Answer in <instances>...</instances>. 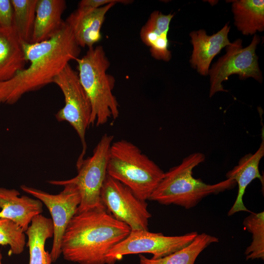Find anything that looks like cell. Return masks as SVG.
<instances>
[{"label": "cell", "mask_w": 264, "mask_h": 264, "mask_svg": "<svg viewBox=\"0 0 264 264\" xmlns=\"http://www.w3.org/2000/svg\"><path fill=\"white\" fill-rule=\"evenodd\" d=\"M22 43L25 58L30 64L11 79L0 82V103L14 104L24 94L53 83L71 60L79 58L81 51L66 22L47 40Z\"/></svg>", "instance_id": "obj_1"}, {"label": "cell", "mask_w": 264, "mask_h": 264, "mask_svg": "<svg viewBox=\"0 0 264 264\" xmlns=\"http://www.w3.org/2000/svg\"><path fill=\"white\" fill-rule=\"evenodd\" d=\"M131 231L105 207L76 213L62 237L61 255L78 264H106L107 254Z\"/></svg>", "instance_id": "obj_2"}, {"label": "cell", "mask_w": 264, "mask_h": 264, "mask_svg": "<svg viewBox=\"0 0 264 264\" xmlns=\"http://www.w3.org/2000/svg\"><path fill=\"white\" fill-rule=\"evenodd\" d=\"M205 158L201 153H193L184 158L180 164L165 172L149 200L163 205L174 204L190 209L208 196L233 189L236 183L230 178L210 184L193 176V169L204 162Z\"/></svg>", "instance_id": "obj_3"}, {"label": "cell", "mask_w": 264, "mask_h": 264, "mask_svg": "<svg viewBox=\"0 0 264 264\" xmlns=\"http://www.w3.org/2000/svg\"><path fill=\"white\" fill-rule=\"evenodd\" d=\"M107 173L143 201L149 199L165 173L136 145L125 139L112 143Z\"/></svg>", "instance_id": "obj_4"}, {"label": "cell", "mask_w": 264, "mask_h": 264, "mask_svg": "<svg viewBox=\"0 0 264 264\" xmlns=\"http://www.w3.org/2000/svg\"><path fill=\"white\" fill-rule=\"evenodd\" d=\"M75 61L80 82L91 106L90 125L101 126L110 119L117 118L119 104L112 93L115 79L107 72L110 63L103 47L88 48Z\"/></svg>", "instance_id": "obj_5"}, {"label": "cell", "mask_w": 264, "mask_h": 264, "mask_svg": "<svg viewBox=\"0 0 264 264\" xmlns=\"http://www.w3.org/2000/svg\"><path fill=\"white\" fill-rule=\"evenodd\" d=\"M61 90L65 105L55 114L60 122H68L77 132L83 146L77 161L84 159L87 149L86 133L90 126L91 106L79 78L78 73L68 64L53 81Z\"/></svg>", "instance_id": "obj_6"}, {"label": "cell", "mask_w": 264, "mask_h": 264, "mask_svg": "<svg viewBox=\"0 0 264 264\" xmlns=\"http://www.w3.org/2000/svg\"><path fill=\"white\" fill-rule=\"evenodd\" d=\"M113 136L105 133L94 148L92 155L77 161V175L66 182L77 188L81 197L77 213L96 208L104 207L100 193L107 175L110 149Z\"/></svg>", "instance_id": "obj_7"}, {"label": "cell", "mask_w": 264, "mask_h": 264, "mask_svg": "<svg viewBox=\"0 0 264 264\" xmlns=\"http://www.w3.org/2000/svg\"><path fill=\"white\" fill-rule=\"evenodd\" d=\"M48 183L53 185L62 186L63 190L58 194H51L25 185H22L21 189L40 200L46 206L50 214L54 234L50 254L52 263H54L61 255L60 248L62 237L69 222L77 213L81 197L76 186L65 180H51Z\"/></svg>", "instance_id": "obj_8"}, {"label": "cell", "mask_w": 264, "mask_h": 264, "mask_svg": "<svg viewBox=\"0 0 264 264\" xmlns=\"http://www.w3.org/2000/svg\"><path fill=\"white\" fill-rule=\"evenodd\" d=\"M198 233L193 231L180 236H167L148 230H131L129 235L107 254L106 264H114L124 256L150 253L152 259L169 255L191 243Z\"/></svg>", "instance_id": "obj_9"}, {"label": "cell", "mask_w": 264, "mask_h": 264, "mask_svg": "<svg viewBox=\"0 0 264 264\" xmlns=\"http://www.w3.org/2000/svg\"><path fill=\"white\" fill-rule=\"evenodd\" d=\"M260 38L255 35L250 44L242 47V41L237 39L226 48V53L219 59L209 70L210 75L209 96L219 91H227L222 82L232 74H237L240 78L252 77L260 83L263 81L262 74L256 54Z\"/></svg>", "instance_id": "obj_10"}, {"label": "cell", "mask_w": 264, "mask_h": 264, "mask_svg": "<svg viewBox=\"0 0 264 264\" xmlns=\"http://www.w3.org/2000/svg\"><path fill=\"white\" fill-rule=\"evenodd\" d=\"M100 198L106 210L117 220L128 225L131 230H148L152 215L147 204L128 187L107 175Z\"/></svg>", "instance_id": "obj_11"}, {"label": "cell", "mask_w": 264, "mask_h": 264, "mask_svg": "<svg viewBox=\"0 0 264 264\" xmlns=\"http://www.w3.org/2000/svg\"><path fill=\"white\" fill-rule=\"evenodd\" d=\"M116 2L97 8H78L65 21L80 47L91 48L101 38V30L106 15Z\"/></svg>", "instance_id": "obj_12"}, {"label": "cell", "mask_w": 264, "mask_h": 264, "mask_svg": "<svg viewBox=\"0 0 264 264\" xmlns=\"http://www.w3.org/2000/svg\"><path fill=\"white\" fill-rule=\"evenodd\" d=\"M264 155V130L263 126L262 142L258 149L254 154L249 153L242 157L238 165L226 174V178L234 180L238 187L236 200L227 213L228 216L240 212H251L244 205L243 197L246 188L255 179L258 178L264 187V176L261 175L259 169L260 160Z\"/></svg>", "instance_id": "obj_13"}, {"label": "cell", "mask_w": 264, "mask_h": 264, "mask_svg": "<svg viewBox=\"0 0 264 264\" xmlns=\"http://www.w3.org/2000/svg\"><path fill=\"white\" fill-rule=\"evenodd\" d=\"M20 195L14 189L0 187V218L14 221L25 232L32 219L43 212V203L36 198Z\"/></svg>", "instance_id": "obj_14"}, {"label": "cell", "mask_w": 264, "mask_h": 264, "mask_svg": "<svg viewBox=\"0 0 264 264\" xmlns=\"http://www.w3.org/2000/svg\"><path fill=\"white\" fill-rule=\"evenodd\" d=\"M230 29V26L227 23L219 31L211 36L207 35L203 29L190 33L193 45L190 62L200 74L207 75L214 57L224 47L231 44L228 38Z\"/></svg>", "instance_id": "obj_15"}, {"label": "cell", "mask_w": 264, "mask_h": 264, "mask_svg": "<svg viewBox=\"0 0 264 264\" xmlns=\"http://www.w3.org/2000/svg\"><path fill=\"white\" fill-rule=\"evenodd\" d=\"M174 16V14L164 15L154 11L140 30L141 40L150 47L151 55L156 59L169 61L171 58L168 33Z\"/></svg>", "instance_id": "obj_16"}, {"label": "cell", "mask_w": 264, "mask_h": 264, "mask_svg": "<svg viewBox=\"0 0 264 264\" xmlns=\"http://www.w3.org/2000/svg\"><path fill=\"white\" fill-rule=\"evenodd\" d=\"M66 7L65 0H37L30 43L46 41L55 35L65 24L62 17Z\"/></svg>", "instance_id": "obj_17"}, {"label": "cell", "mask_w": 264, "mask_h": 264, "mask_svg": "<svg viewBox=\"0 0 264 264\" xmlns=\"http://www.w3.org/2000/svg\"><path fill=\"white\" fill-rule=\"evenodd\" d=\"M22 42L12 26H0V82L7 81L25 68Z\"/></svg>", "instance_id": "obj_18"}, {"label": "cell", "mask_w": 264, "mask_h": 264, "mask_svg": "<svg viewBox=\"0 0 264 264\" xmlns=\"http://www.w3.org/2000/svg\"><path fill=\"white\" fill-rule=\"evenodd\" d=\"M29 248V264H51L50 253L45 249L47 239L53 237L54 228L51 219L42 214L34 217L25 231Z\"/></svg>", "instance_id": "obj_19"}, {"label": "cell", "mask_w": 264, "mask_h": 264, "mask_svg": "<svg viewBox=\"0 0 264 264\" xmlns=\"http://www.w3.org/2000/svg\"><path fill=\"white\" fill-rule=\"evenodd\" d=\"M235 25L242 34L252 35L264 29V1L234 0L232 4Z\"/></svg>", "instance_id": "obj_20"}, {"label": "cell", "mask_w": 264, "mask_h": 264, "mask_svg": "<svg viewBox=\"0 0 264 264\" xmlns=\"http://www.w3.org/2000/svg\"><path fill=\"white\" fill-rule=\"evenodd\" d=\"M218 238L202 233L198 234L187 246L169 255L157 259H150L140 254V264H195L200 254L210 244L219 242Z\"/></svg>", "instance_id": "obj_21"}, {"label": "cell", "mask_w": 264, "mask_h": 264, "mask_svg": "<svg viewBox=\"0 0 264 264\" xmlns=\"http://www.w3.org/2000/svg\"><path fill=\"white\" fill-rule=\"evenodd\" d=\"M10 0L13 9L12 26L22 42L30 43L37 0Z\"/></svg>", "instance_id": "obj_22"}, {"label": "cell", "mask_w": 264, "mask_h": 264, "mask_svg": "<svg viewBox=\"0 0 264 264\" xmlns=\"http://www.w3.org/2000/svg\"><path fill=\"white\" fill-rule=\"evenodd\" d=\"M244 218L243 225L252 234V242L246 248V260H264V212H251Z\"/></svg>", "instance_id": "obj_23"}, {"label": "cell", "mask_w": 264, "mask_h": 264, "mask_svg": "<svg viewBox=\"0 0 264 264\" xmlns=\"http://www.w3.org/2000/svg\"><path fill=\"white\" fill-rule=\"evenodd\" d=\"M25 244L24 231L14 221L0 218V245H9L10 254L19 255Z\"/></svg>", "instance_id": "obj_24"}, {"label": "cell", "mask_w": 264, "mask_h": 264, "mask_svg": "<svg viewBox=\"0 0 264 264\" xmlns=\"http://www.w3.org/2000/svg\"><path fill=\"white\" fill-rule=\"evenodd\" d=\"M13 9L10 0H0V26H11Z\"/></svg>", "instance_id": "obj_25"}, {"label": "cell", "mask_w": 264, "mask_h": 264, "mask_svg": "<svg viewBox=\"0 0 264 264\" xmlns=\"http://www.w3.org/2000/svg\"><path fill=\"white\" fill-rule=\"evenodd\" d=\"M112 2L126 4L132 2V1L128 0H82L79 2L78 7L97 8Z\"/></svg>", "instance_id": "obj_26"}, {"label": "cell", "mask_w": 264, "mask_h": 264, "mask_svg": "<svg viewBox=\"0 0 264 264\" xmlns=\"http://www.w3.org/2000/svg\"><path fill=\"white\" fill-rule=\"evenodd\" d=\"M2 254L0 252V264H2Z\"/></svg>", "instance_id": "obj_27"}]
</instances>
